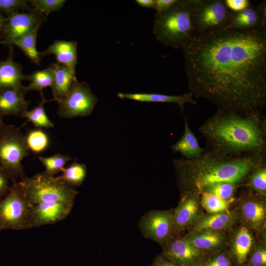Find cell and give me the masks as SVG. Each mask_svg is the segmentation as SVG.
Returning <instances> with one entry per match:
<instances>
[{
	"label": "cell",
	"mask_w": 266,
	"mask_h": 266,
	"mask_svg": "<svg viewBox=\"0 0 266 266\" xmlns=\"http://www.w3.org/2000/svg\"><path fill=\"white\" fill-rule=\"evenodd\" d=\"M29 152L25 136L20 129L11 124H4L0 131V169L12 183L27 177L21 161Z\"/></svg>",
	"instance_id": "8992f818"
},
{
	"label": "cell",
	"mask_w": 266,
	"mask_h": 266,
	"mask_svg": "<svg viewBox=\"0 0 266 266\" xmlns=\"http://www.w3.org/2000/svg\"><path fill=\"white\" fill-rule=\"evenodd\" d=\"M265 196L258 194L244 195L240 201L241 215L247 227L256 232L264 233L266 223Z\"/></svg>",
	"instance_id": "9a60e30c"
},
{
	"label": "cell",
	"mask_w": 266,
	"mask_h": 266,
	"mask_svg": "<svg viewBox=\"0 0 266 266\" xmlns=\"http://www.w3.org/2000/svg\"><path fill=\"white\" fill-rule=\"evenodd\" d=\"M38 160L45 166L44 173L54 176L64 168L66 163L71 158L67 155L57 153L54 155L48 157H39Z\"/></svg>",
	"instance_id": "4dcf8cb0"
},
{
	"label": "cell",
	"mask_w": 266,
	"mask_h": 266,
	"mask_svg": "<svg viewBox=\"0 0 266 266\" xmlns=\"http://www.w3.org/2000/svg\"><path fill=\"white\" fill-rule=\"evenodd\" d=\"M9 180L5 173L0 169V199L5 197L8 192Z\"/></svg>",
	"instance_id": "ab89813d"
},
{
	"label": "cell",
	"mask_w": 266,
	"mask_h": 266,
	"mask_svg": "<svg viewBox=\"0 0 266 266\" xmlns=\"http://www.w3.org/2000/svg\"><path fill=\"white\" fill-rule=\"evenodd\" d=\"M177 0H155V9L160 13L172 6Z\"/></svg>",
	"instance_id": "60d3db41"
},
{
	"label": "cell",
	"mask_w": 266,
	"mask_h": 266,
	"mask_svg": "<svg viewBox=\"0 0 266 266\" xmlns=\"http://www.w3.org/2000/svg\"><path fill=\"white\" fill-rule=\"evenodd\" d=\"M25 136L29 151L33 153L43 152L50 145L49 135L41 128L31 130Z\"/></svg>",
	"instance_id": "83f0119b"
},
{
	"label": "cell",
	"mask_w": 266,
	"mask_h": 266,
	"mask_svg": "<svg viewBox=\"0 0 266 266\" xmlns=\"http://www.w3.org/2000/svg\"><path fill=\"white\" fill-rule=\"evenodd\" d=\"M266 266V242L261 241L254 245L253 253L250 259L249 266Z\"/></svg>",
	"instance_id": "d590c367"
},
{
	"label": "cell",
	"mask_w": 266,
	"mask_h": 266,
	"mask_svg": "<svg viewBox=\"0 0 266 266\" xmlns=\"http://www.w3.org/2000/svg\"><path fill=\"white\" fill-rule=\"evenodd\" d=\"M232 12L224 0H203L198 7L191 11L195 33H204L226 27Z\"/></svg>",
	"instance_id": "ba28073f"
},
{
	"label": "cell",
	"mask_w": 266,
	"mask_h": 266,
	"mask_svg": "<svg viewBox=\"0 0 266 266\" xmlns=\"http://www.w3.org/2000/svg\"><path fill=\"white\" fill-rule=\"evenodd\" d=\"M2 117L0 115V120H2Z\"/></svg>",
	"instance_id": "7dc6e473"
},
{
	"label": "cell",
	"mask_w": 266,
	"mask_h": 266,
	"mask_svg": "<svg viewBox=\"0 0 266 266\" xmlns=\"http://www.w3.org/2000/svg\"><path fill=\"white\" fill-rule=\"evenodd\" d=\"M7 58L0 61V90L5 88H19L22 82L27 80V75L22 72L21 66L13 60V47H9Z\"/></svg>",
	"instance_id": "ffe728a7"
},
{
	"label": "cell",
	"mask_w": 266,
	"mask_h": 266,
	"mask_svg": "<svg viewBox=\"0 0 266 266\" xmlns=\"http://www.w3.org/2000/svg\"><path fill=\"white\" fill-rule=\"evenodd\" d=\"M4 18L5 17L4 16L0 13V34H1L3 29Z\"/></svg>",
	"instance_id": "f6af8a7d"
},
{
	"label": "cell",
	"mask_w": 266,
	"mask_h": 266,
	"mask_svg": "<svg viewBox=\"0 0 266 266\" xmlns=\"http://www.w3.org/2000/svg\"><path fill=\"white\" fill-rule=\"evenodd\" d=\"M98 102L89 84L76 80L66 96L58 103V115L63 118L90 115Z\"/></svg>",
	"instance_id": "9c48e42d"
},
{
	"label": "cell",
	"mask_w": 266,
	"mask_h": 266,
	"mask_svg": "<svg viewBox=\"0 0 266 266\" xmlns=\"http://www.w3.org/2000/svg\"><path fill=\"white\" fill-rule=\"evenodd\" d=\"M41 97V101L31 110H25L20 115L22 118H27L28 122H31L37 128H52L54 123L49 119L46 114L44 105L51 100H46L42 94L40 92Z\"/></svg>",
	"instance_id": "484cf974"
},
{
	"label": "cell",
	"mask_w": 266,
	"mask_h": 266,
	"mask_svg": "<svg viewBox=\"0 0 266 266\" xmlns=\"http://www.w3.org/2000/svg\"><path fill=\"white\" fill-rule=\"evenodd\" d=\"M208 149L231 156L266 154V121L261 112L218 110L200 127Z\"/></svg>",
	"instance_id": "3957f363"
},
{
	"label": "cell",
	"mask_w": 266,
	"mask_h": 266,
	"mask_svg": "<svg viewBox=\"0 0 266 266\" xmlns=\"http://www.w3.org/2000/svg\"><path fill=\"white\" fill-rule=\"evenodd\" d=\"M171 149L173 152L180 153L183 158L186 159L198 158L204 150L200 147L198 140L192 131L185 117L183 135L171 146Z\"/></svg>",
	"instance_id": "cb8c5ba5"
},
{
	"label": "cell",
	"mask_w": 266,
	"mask_h": 266,
	"mask_svg": "<svg viewBox=\"0 0 266 266\" xmlns=\"http://www.w3.org/2000/svg\"><path fill=\"white\" fill-rule=\"evenodd\" d=\"M25 197L33 205L45 201H63L74 204L78 192L59 176L44 172L26 177L18 181Z\"/></svg>",
	"instance_id": "5b68a950"
},
{
	"label": "cell",
	"mask_w": 266,
	"mask_h": 266,
	"mask_svg": "<svg viewBox=\"0 0 266 266\" xmlns=\"http://www.w3.org/2000/svg\"><path fill=\"white\" fill-rule=\"evenodd\" d=\"M189 89L218 110L261 112L266 104V29L195 33L182 47Z\"/></svg>",
	"instance_id": "6da1fadb"
},
{
	"label": "cell",
	"mask_w": 266,
	"mask_h": 266,
	"mask_svg": "<svg viewBox=\"0 0 266 266\" xmlns=\"http://www.w3.org/2000/svg\"><path fill=\"white\" fill-rule=\"evenodd\" d=\"M153 33L165 45L175 49L182 48L195 33L191 11L183 0H177L169 8L156 13Z\"/></svg>",
	"instance_id": "277c9868"
},
{
	"label": "cell",
	"mask_w": 266,
	"mask_h": 266,
	"mask_svg": "<svg viewBox=\"0 0 266 266\" xmlns=\"http://www.w3.org/2000/svg\"><path fill=\"white\" fill-rule=\"evenodd\" d=\"M200 204V193L181 192L178 205L173 211L172 238L189 230L203 214Z\"/></svg>",
	"instance_id": "7c38bea8"
},
{
	"label": "cell",
	"mask_w": 266,
	"mask_h": 266,
	"mask_svg": "<svg viewBox=\"0 0 266 266\" xmlns=\"http://www.w3.org/2000/svg\"><path fill=\"white\" fill-rule=\"evenodd\" d=\"M30 4L27 0H0V12L7 15L19 10H29Z\"/></svg>",
	"instance_id": "8d00e7d4"
},
{
	"label": "cell",
	"mask_w": 266,
	"mask_h": 266,
	"mask_svg": "<svg viewBox=\"0 0 266 266\" xmlns=\"http://www.w3.org/2000/svg\"><path fill=\"white\" fill-rule=\"evenodd\" d=\"M226 27L238 30L264 28L261 25L256 5L252 6L251 4L241 11L232 12L229 24Z\"/></svg>",
	"instance_id": "d4e9b609"
},
{
	"label": "cell",
	"mask_w": 266,
	"mask_h": 266,
	"mask_svg": "<svg viewBox=\"0 0 266 266\" xmlns=\"http://www.w3.org/2000/svg\"><path fill=\"white\" fill-rule=\"evenodd\" d=\"M39 27L24 34L15 41L13 45L19 48L30 60L39 65L41 61L40 52L36 48L37 32Z\"/></svg>",
	"instance_id": "4316f807"
},
{
	"label": "cell",
	"mask_w": 266,
	"mask_h": 266,
	"mask_svg": "<svg viewBox=\"0 0 266 266\" xmlns=\"http://www.w3.org/2000/svg\"><path fill=\"white\" fill-rule=\"evenodd\" d=\"M197 266H202V265H200Z\"/></svg>",
	"instance_id": "c3c4849f"
},
{
	"label": "cell",
	"mask_w": 266,
	"mask_h": 266,
	"mask_svg": "<svg viewBox=\"0 0 266 266\" xmlns=\"http://www.w3.org/2000/svg\"><path fill=\"white\" fill-rule=\"evenodd\" d=\"M153 266H180L166 258L163 257H157L155 259Z\"/></svg>",
	"instance_id": "7bdbcfd3"
},
{
	"label": "cell",
	"mask_w": 266,
	"mask_h": 266,
	"mask_svg": "<svg viewBox=\"0 0 266 266\" xmlns=\"http://www.w3.org/2000/svg\"><path fill=\"white\" fill-rule=\"evenodd\" d=\"M202 266H233L227 254L224 252L220 251L213 255Z\"/></svg>",
	"instance_id": "74e56055"
},
{
	"label": "cell",
	"mask_w": 266,
	"mask_h": 266,
	"mask_svg": "<svg viewBox=\"0 0 266 266\" xmlns=\"http://www.w3.org/2000/svg\"><path fill=\"white\" fill-rule=\"evenodd\" d=\"M200 204L207 213H215L229 210L230 203L215 195L202 192L200 193Z\"/></svg>",
	"instance_id": "d6a6232c"
},
{
	"label": "cell",
	"mask_w": 266,
	"mask_h": 266,
	"mask_svg": "<svg viewBox=\"0 0 266 266\" xmlns=\"http://www.w3.org/2000/svg\"><path fill=\"white\" fill-rule=\"evenodd\" d=\"M235 221L234 215L227 211L203 214L189 229L188 233L203 230H214L226 232L230 230Z\"/></svg>",
	"instance_id": "44dd1931"
},
{
	"label": "cell",
	"mask_w": 266,
	"mask_h": 266,
	"mask_svg": "<svg viewBox=\"0 0 266 266\" xmlns=\"http://www.w3.org/2000/svg\"><path fill=\"white\" fill-rule=\"evenodd\" d=\"M230 251L235 262L243 265L255 245L251 230L246 226L238 227L233 233L229 242Z\"/></svg>",
	"instance_id": "e0dca14e"
},
{
	"label": "cell",
	"mask_w": 266,
	"mask_h": 266,
	"mask_svg": "<svg viewBox=\"0 0 266 266\" xmlns=\"http://www.w3.org/2000/svg\"><path fill=\"white\" fill-rule=\"evenodd\" d=\"M73 204L63 201H45L32 205L30 229L63 220L69 214Z\"/></svg>",
	"instance_id": "5bb4252c"
},
{
	"label": "cell",
	"mask_w": 266,
	"mask_h": 266,
	"mask_svg": "<svg viewBox=\"0 0 266 266\" xmlns=\"http://www.w3.org/2000/svg\"><path fill=\"white\" fill-rule=\"evenodd\" d=\"M47 17L33 9L28 12L18 11L7 15L0 34L2 40L0 43L13 46L15 40L35 28H40Z\"/></svg>",
	"instance_id": "30bf717a"
},
{
	"label": "cell",
	"mask_w": 266,
	"mask_h": 266,
	"mask_svg": "<svg viewBox=\"0 0 266 266\" xmlns=\"http://www.w3.org/2000/svg\"><path fill=\"white\" fill-rule=\"evenodd\" d=\"M183 238L205 252L220 251L228 242L225 232L209 230L188 233Z\"/></svg>",
	"instance_id": "2e32d148"
},
{
	"label": "cell",
	"mask_w": 266,
	"mask_h": 266,
	"mask_svg": "<svg viewBox=\"0 0 266 266\" xmlns=\"http://www.w3.org/2000/svg\"><path fill=\"white\" fill-rule=\"evenodd\" d=\"M135 1L141 7L155 8V0H136Z\"/></svg>",
	"instance_id": "ee69618b"
},
{
	"label": "cell",
	"mask_w": 266,
	"mask_h": 266,
	"mask_svg": "<svg viewBox=\"0 0 266 266\" xmlns=\"http://www.w3.org/2000/svg\"><path fill=\"white\" fill-rule=\"evenodd\" d=\"M118 97L122 99H129L141 102H169L177 104L182 111L186 103L196 104L193 100V95L190 92L182 95L173 96L151 93H123L117 94Z\"/></svg>",
	"instance_id": "603a6c76"
},
{
	"label": "cell",
	"mask_w": 266,
	"mask_h": 266,
	"mask_svg": "<svg viewBox=\"0 0 266 266\" xmlns=\"http://www.w3.org/2000/svg\"><path fill=\"white\" fill-rule=\"evenodd\" d=\"M49 67L54 76L51 87L53 100L58 102L66 96L74 82L77 80L75 70L57 63L52 64Z\"/></svg>",
	"instance_id": "d6986e66"
},
{
	"label": "cell",
	"mask_w": 266,
	"mask_h": 266,
	"mask_svg": "<svg viewBox=\"0 0 266 266\" xmlns=\"http://www.w3.org/2000/svg\"><path fill=\"white\" fill-rule=\"evenodd\" d=\"M224 1L228 8L234 12L241 11L250 5V2L248 0H225Z\"/></svg>",
	"instance_id": "f35d334b"
},
{
	"label": "cell",
	"mask_w": 266,
	"mask_h": 266,
	"mask_svg": "<svg viewBox=\"0 0 266 266\" xmlns=\"http://www.w3.org/2000/svg\"><path fill=\"white\" fill-rule=\"evenodd\" d=\"M4 124L2 122V120H0V131L4 126Z\"/></svg>",
	"instance_id": "bcb514c9"
},
{
	"label": "cell",
	"mask_w": 266,
	"mask_h": 266,
	"mask_svg": "<svg viewBox=\"0 0 266 266\" xmlns=\"http://www.w3.org/2000/svg\"><path fill=\"white\" fill-rule=\"evenodd\" d=\"M32 206L18 181L12 183L6 195L0 199V231L30 229Z\"/></svg>",
	"instance_id": "52a82bcc"
},
{
	"label": "cell",
	"mask_w": 266,
	"mask_h": 266,
	"mask_svg": "<svg viewBox=\"0 0 266 266\" xmlns=\"http://www.w3.org/2000/svg\"><path fill=\"white\" fill-rule=\"evenodd\" d=\"M236 185L230 182H220L206 187L202 192L215 195L230 204L234 200Z\"/></svg>",
	"instance_id": "1f68e13d"
},
{
	"label": "cell",
	"mask_w": 266,
	"mask_h": 266,
	"mask_svg": "<svg viewBox=\"0 0 266 266\" xmlns=\"http://www.w3.org/2000/svg\"><path fill=\"white\" fill-rule=\"evenodd\" d=\"M27 93L25 86L0 90V115H19L26 110L29 101L25 98Z\"/></svg>",
	"instance_id": "ac0fdd59"
},
{
	"label": "cell",
	"mask_w": 266,
	"mask_h": 266,
	"mask_svg": "<svg viewBox=\"0 0 266 266\" xmlns=\"http://www.w3.org/2000/svg\"><path fill=\"white\" fill-rule=\"evenodd\" d=\"M248 184L250 189L258 194L266 196V164L262 165L253 170L248 176Z\"/></svg>",
	"instance_id": "836d02e7"
},
{
	"label": "cell",
	"mask_w": 266,
	"mask_h": 266,
	"mask_svg": "<svg viewBox=\"0 0 266 266\" xmlns=\"http://www.w3.org/2000/svg\"><path fill=\"white\" fill-rule=\"evenodd\" d=\"M77 42L75 41L55 40L40 52L41 57L54 54L57 63L75 69L77 64Z\"/></svg>",
	"instance_id": "7402d4cb"
},
{
	"label": "cell",
	"mask_w": 266,
	"mask_h": 266,
	"mask_svg": "<svg viewBox=\"0 0 266 266\" xmlns=\"http://www.w3.org/2000/svg\"><path fill=\"white\" fill-rule=\"evenodd\" d=\"M205 254L183 237H174L164 246V256L180 266L201 265Z\"/></svg>",
	"instance_id": "4fadbf2b"
},
{
	"label": "cell",
	"mask_w": 266,
	"mask_h": 266,
	"mask_svg": "<svg viewBox=\"0 0 266 266\" xmlns=\"http://www.w3.org/2000/svg\"><path fill=\"white\" fill-rule=\"evenodd\" d=\"M174 209L152 210L143 216L139 227L143 236L163 246L173 237Z\"/></svg>",
	"instance_id": "8fae6325"
},
{
	"label": "cell",
	"mask_w": 266,
	"mask_h": 266,
	"mask_svg": "<svg viewBox=\"0 0 266 266\" xmlns=\"http://www.w3.org/2000/svg\"><path fill=\"white\" fill-rule=\"evenodd\" d=\"M27 80L31 83L28 86H25L27 92L31 90L41 92L45 87H52L54 81L53 73L49 67L41 70L35 71L31 74L28 75Z\"/></svg>",
	"instance_id": "f1b7e54d"
},
{
	"label": "cell",
	"mask_w": 266,
	"mask_h": 266,
	"mask_svg": "<svg viewBox=\"0 0 266 266\" xmlns=\"http://www.w3.org/2000/svg\"><path fill=\"white\" fill-rule=\"evenodd\" d=\"M266 164V154L231 156L208 149L198 158L173 160L177 183L181 192H201L220 182L238 184L251 172Z\"/></svg>",
	"instance_id": "7a4b0ae2"
},
{
	"label": "cell",
	"mask_w": 266,
	"mask_h": 266,
	"mask_svg": "<svg viewBox=\"0 0 266 266\" xmlns=\"http://www.w3.org/2000/svg\"><path fill=\"white\" fill-rule=\"evenodd\" d=\"M27 1L34 10L47 17L51 12L61 9L66 1L65 0H27Z\"/></svg>",
	"instance_id": "e575fe53"
},
{
	"label": "cell",
	"mask_w": 266,
	"mask_h": 266,
	"mask_svg": "<svg viewBox=\"0 0 266 266\" xmlns=\"http://www.w3.org/2000/svg\"><path fill=\"white\" fill-rule=\"evenodd\" d=\"M59 177L68 185L74 187L81 185L86 175L87 168L84 164L74 162L67 168H64Z\"/></svg>",
	"instance_id": "f546056e"
},
{
	"label": "cell",
	"mask_w": 266,
	"mask_h": 266,
	"mask_svg": "<svg viewBox=\"0 0 266 266\" xmlns=\"http://www.w3.org/2000/svg\"><path fill=\"white\" fill-rule=\"evenodd\" d=\"M261 25L263 28H266V2L262 1L260 4L256 5Z\"/></svg>",
	"instance_id": "b9f144b4"
}]
</instances>
